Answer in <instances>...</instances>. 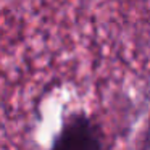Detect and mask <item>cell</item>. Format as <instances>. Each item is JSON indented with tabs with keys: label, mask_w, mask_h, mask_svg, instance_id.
Here are the masks:
<instances>
[{
	"label": "cell",
	"mask_w": 150,
	"mask_h": 150,
	"mask_svg": "<svg viewBox=\"0 0 150 150\" xmlns=\"http://www.w3.org/2000/svg\"><path fill=\"white\" fill-rule=\"evenodd\" d=\"M98 126L86 115H74L65 123L52 150H102Z\"/></svg>",
	"instance_id": "6da1fadb"
}]
</instances>
